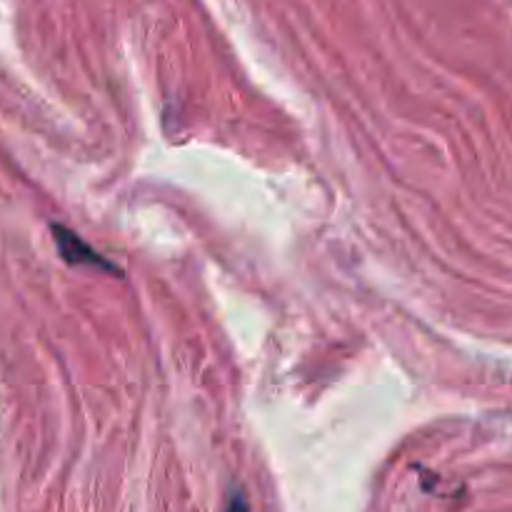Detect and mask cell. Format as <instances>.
<instances>
[{
  "label": "cell",
  "instance_id": "1",
  "mask_svg": "<svg viewBox=\"0 0 512 512\" xmlns=\"http://www.w3.org/2000/svg\"><path fill=\"white\" fill-rule=\"evenodd\" d=\"M53 235H55V245H58L60 255H63L68 263H73V265H105V268H108V263H105V260L100 258V255L95 253V250L90 248V245L85 243L83 238H78L73 230L63 228V225H53Z\"/></svg>",
  "mask_w": 512,
  "mask_h": 512
},
{
  "label": "cell",
  "instance_id": "2",
  "mask_svg": "<svg viewBox=\"0 0 512 512\" xmlns=\"http://www.w3.org/2000/svg\"><path fill=\"white\" fill-rule=\"evenodd\" d=\"M225 512H248V500H245L243 493H235L233 498L228 500V508Z\"/></svg>",
  "mask_w": 512,
  "mask_h": 512
}]
</instances>
